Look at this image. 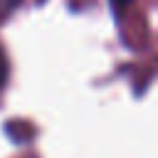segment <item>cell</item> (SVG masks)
Listing matches in <instances>:
<instances>
[{
	"label": "cell",
	"instance_id": "cell-1",
	"mask_svg": "<svg viewBox=\"0 0 158 158\" xmlns=\"http://www.w3.org/2000/svg\"><path fill=\"white\" fill-rule=\"evenodd\" d=\"M5 79H7V59H5V54L0 49V86L5 84Z\"/></svg>",
	"mask_w": 158,
	"mask_h": 158
},
{
	"label": "cell",
	"instance_id": "cell-2",
	"mask_svg": "<svg viewBox=\"0 0 158 158\" xmlns=\"http://www.w3.org/2000/svg\"><path fill=\"white\" fill-rule=\"evenodd\" d=\"M111 2H114V5H116V7H123V5H128V2H131V0H111Z\"/></svg>",
	"mask_w": 158,
	"mask_h": 158
}]
</instances>
